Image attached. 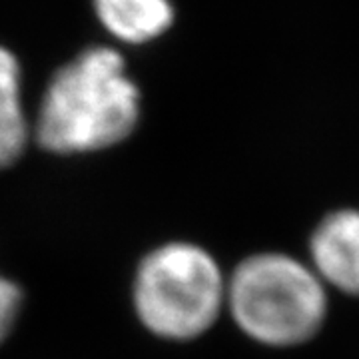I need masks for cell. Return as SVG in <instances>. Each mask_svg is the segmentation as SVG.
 <instances>
[{
  "instance_id": "cell-1",
  "label": "cell",
  "mask_w": 359,
  "mask_h": 359,
  "mask_svg": "<svg viewBox=\"0 0 359 359\" xmlns=\"http://www.w3.org/2000/svg\"><path fill=\"white\" fill-rule=\"evenodd\" d=\"M138 122V88L120 54L92 48L58 70L44 94L36 138L50 152H94L128 138Z\"/></svg>"
},
{
  "instance_id": "cell-2",
  "label": "cell",
  "mask_w": 359,
  "mask_h": 359,
  "mask_svg": "<svg viewBox=\"0 0 359 359\" xmlns=\"http://www.w3.org/2000/svg\"><path fill=\"white\" fill-rule=\"evenodd\" d=\"M226 304L240 330L257 344L299 346L318 334L327 313L318 273L285 254H257L231 276Z\"/></svg>"
},
{
  "instance_id": "cell-3",
  "label": "cell",
  "mask_w": 359,
  "mask_h": 359,
  "mask_svg": "<svg viewBox=\"0 0 359 359\" xmlns=\"http://www.w3.org/2000/svg\"><path fill=\"white\" fill-rule=\"evenodd\" d=\"M228 283L216 259L192 244H168L142 262L134 304L142 323L166 339H192L218 320Z\"/></svg>"
},
{
  "instance_id": "cell-4",
  "label": "cell",
  "mask_w": 359,
  "mask_h": 359,
  "mask_svg": "<svg viewBox=\"0 0 359 359\" xmlns=\"http://www.w3.org/2000/svg\"><path fill=\"white\" fill-rule=\"evenodd\" d=\"M309 256L323 285L359 295V210H339L321 219L309 242Z\"/></svg>"
},
{
  "instance_id": "cell-5",
  "label": "cell",
  "mask_w": 359,
  "mask_h": 359,
  "mask_svg": "<svg viewBox=\"0 0 359 359\" xmlns=\"http://www.w3.org/2000/svg\"><path fill=\"white\" fill-rule=\"evenodd\" d=\"M102 25L126 42H146L172 25L170 0H94Z\"/></svg>"
},
{
  "instance_id": "cell-6",
  "label": "cell",
  "mask_w": 359,
  "mask_h": 359,
  "mask_svg": "<svg viewBox=\"0 0 359 359\" xmlns=\"http://www.w3.org/2000/svg\"><path fill=\"white\" fill-rule=\"evenodd\" d=\"M26 120L20 108V70L8 50L0 48V170L22 154Z\"/></svg>"
},
{
  "instance_id": "cell-7",
  "label": "cell",
  "mask_w": 359,
  "mask_h": 359,
  "mask_svg": "<svg viewBox=\"0 0 359 359\" xmlns=\"http://www.w3.org/2000/svg\"><path fill=\"white\" fill-rule=\"evenodd\" d=\"M20 302L22 294L18 285L0 276V341H4V337L11 334L20 309Z\"/></svg>"
}]
</instances>
